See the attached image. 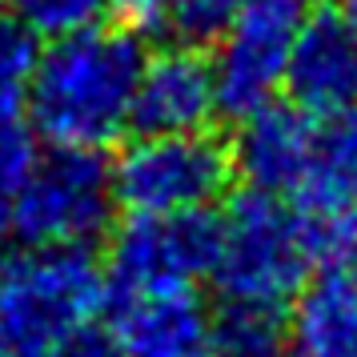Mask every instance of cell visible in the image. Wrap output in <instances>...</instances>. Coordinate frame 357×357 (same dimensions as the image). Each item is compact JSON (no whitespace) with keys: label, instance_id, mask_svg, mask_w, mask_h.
Masks as SVG:
<instances>
[{"label":"cell","instance_id":"obj_22","mask_svg":"<svg viewBox=\"0 0 357 357\" xmlns=\"http://www.w3.org/2000/svg\"><path fill=\"white\" fill-rule=\"evenodd\" d=\"M0 4H4V0H0Z\"/></svg>","mask_w":357,"mask_h":357},{"label":"cell","instance_id":"obj_4","mask_svg":"<svg viewBox=\"0 0 357 357\" xmlns=\"http://www.w3.org/2000/svg\"><path fill=\"white\" fill-rule=\"evenodd\" d=\"M113 169L100 149L36 153L4 225L24 245H89L113 217Z\"/></svg>","mask_w":357,"mask_h":357},{"label":"cell","instance_id":"obj_1","mask_svg":"<svg viewBox=\"0 0 357 357\" xmlns=\"http://www.w3.org/2000/svg\"><path fill=\"white\" fill-rule=\"evenodd\" d=\"M145 65L141 36L84 29L36 52L24 89L29 125L52 149H105L129 129L132 93Z\"/></svg>","mask_w":357,"mask_h":357},{"label":"cell","instance_id":"obj_21","mask_svg":"<svg viewBox=\"0 0 357 357\" xmlns=\"http://www.w3.org/2000/svg\"><path fill=\"white\" fill-rule=\"evenodd\" d=\"M354 13H357V4H354Z\"/></svg>","mask_w":357,"mask_h":357},{"label":"cell","instance_id":"obj_15","mask_svg":"<svg viewBox=\"0 0 357 357\" xmlns=\"http://www.w3.org/2000/svg\"><path fill=\"white\" fill-rule=\"evenodd\" d=\"M113 0H8V13L24 33L56 40L84 29H97Z\"/></svg>","mask_w":357,"mask_h":357},{"label":"cell","instance_id":"obj_3","mask_svg":"<svg viewBox=\"0 0 357 357\" xmlns=\"http://www.w3.org/2000/svg\"><path fill=\"white\" fill-rule=\"evenodd\" d=\"M109 277L89 245H29L0 261V337L20 357H45L105 309Z\"/></svg>","mask_w":357,"mask_h":357},{"label":"cell","instance_id":"obj_18","mask_svg":"<svg viewBox=\"0 0 357 357\" xmlns=\"http://www.w3.org/2000/svg\"><path fill=\"white\" fill-rule=\"evenodd\" d=\"M36 36L17 20H0V100H24L36 65Z\"/></svg>","mask_w":357,"mask_h":357},{"label":"cell","instance_id":"obj_12","mask_svg":"<svg viewBox=\"0 0 357 357\" xmlns=\"http://www.w3.org/2000/svg\"><path fill=\"white\" fill-rule=\"evenodd\" d=\"M309 132H313V113L301 105H261L237 125V141L229 153V165L237 177L269 197H289L297 185V173L309 153Z\"/></svg>","mask_w":357,"mask_h":357},{"label":"cell","instance_id":"obj_11","mask_svg":"<svg viewBox=\"0 0 357 357\" xmlns=\"http://www.w3.org/2000/svg\"><path fill=\"white\" fill-rule=\"evenodd\" d=\"M125 357H209L213 313L193 289L116 293L113 329Z\"/></svg>","mask_w":357,"mask_h":357},{"label":"cell","instance_id":"obj_8","mask_svg":"<svg viewBox=\"0 0 357 357\" xmlns=\"http://www.w3.org/2000/svg\"><path fill=\"white\" fill-rule=\"evenodd\" d=\"M217 257V217L193 213H149L132 217L113 237L109 269L116 293L129 289H193L213 273Z\"/></svg>","mask_w":357,"mask_h":357},{"label":"cell","instance_id":"obj_19","mask_svg":"<svg viewBox=\"0 0 357 357\" xmlns=\"http://www.w3.org/2000/svg\"><path fill=\"white\" fill-rule=\"evenodd\" d=\"M45 357H125V354H121V345L109 329H97L89 321L81 329H73L68 337H61Z\"/></svg>","mask_w":357,"mask_h":357},{"label":"cell","instance_id":"obj_2","mask_svg":"<svg viewBox=\"0 0 357 357\" xmlns=\"http://www.w3.org/2000/svg\"><path fill=\"white\" fill-rule=\"evenodd\" d=\"M313 245L289 201L245 189L217 217L213 281L225 305H249L285 313L293 293L313 269Z\"/></svg>","mask_w":357,"mask_h":357},{"label":"cell","instance_id":"obj_14","mask_svg":"<svg viewBox=\"0 0 357 357\" xmlns=\"http://www.w3.org/2000/svg\"><path fill=\"white\" fill-rule=\"evenodd\" d=\"M213 354L217 357H281L285 321L281 313L249 305H225L213 317Z\"/></svg>","mask_w":357,"mask_h":357},{"label":"cell","instance_id":"obj_17","mask_svg":"<svg viewBox=\"0 0 357 357\" xmlns=\"http://www.w3.org/2000/svg\"><path fill=\"white\" fill-rule=\"evenodd\" d=\"M245 8V0H169L165 33L181 36L185 45H209L229 29V20Z\"/></svg>","mask_w":357,"mask_h":357},{"label":"cell","instance_id":"obj_7","mask_svg":"<svg viewBox=\"0 0 357 357\" xmlns=\"http://www.w3.org/2000/svg\"><path fill=\"white\" fill-rule=\"evenodd\" d=\"M305 17L309 0H245V8L217 36V56L209 61L221 113L241 121L277 100Z\"/></svg>","mask_w":357,"mask_h":357},{"label":"cell","instance_id":"obj_20","mask_svg":"<svg viewBox=\"0 0 357 357\" xmlns=\"http://www.w3.org/2000/svg\"><path fill=\"white\" fill-rule=\"evenodd\" d=\"M0 357H20V354H17V349H13V345H8L4 337H0Z\"/></svg>","mask_w":357,"mask_h":357},{"label":"cell","instance_id":"obj_10","mask_svg":"<svg viewBox=\"0 0 357 357\" xmlns=\"http://www.w3.org/2000/svg\"><path fill=\"white\" fill-rule=\"evenodd\" d=\"M217 113L213 65L197 45L165 49L141 65L129 113L137 132H205Z\"/></svg>","mask_w":357,"mask_h":357},{"label":"cell","instance_id":"obj_16","mask_svg":"<svg viewBox=\"0 0 357 357\" xmlns=\"http://www.w3.org/2000/svg\"><path fill=\"white\" fill-rule=\"evenodd\" d=\"M36 161L33 125L24 116V100H0V225L8 217V205L24 185Z\"/></svg>","mask_w":357,"mask_h":357},{"label":"cell","instance_id":"obj_13","mask_svg":"<svg viewBox=\"0 0 357 357\" xmlns=\"http://www.w3.org/2000/svg\"><path fill=\"white\" fill-rule=\"evenodd\" d=\"M289 357H357V273L325 265L293 293L285 321Z\"/></svg>","mask_w":357,"mask_h":357},{"label":"cell","instance_id":"obj_9","mask_svg":"<svg viewBox=\"0 0 357 357\" xmlns=\"http://www.w3.org/2000/svg\"><path fill=\"white\" fill-rule=\"evenodd\" d=\"M285 89L309 113H333L357 105V13L317 8L309 13L289 56Z\"/></svg>","mask_w":357,"mask_h":357},{"label":"cell","instance_id":"obj_6","mask_svg":"<svg viewBox=\"0 0 357 357\" xmlns=\"http://www.w3.org/2000/svg\"><path fill=\"white\" fill-rule=\"evenodd\" d=\"M285 201L301 217L317 261L349 265L357 257V105L313 113L305 165Z\"/></svg>","mask_w":357,"mask_h":357},{"label":"cell","instance_id":"obj_5","mask_svg":"<svg viewBox=\"0 0 357 357\" xmlns=\"http://www.w3.org/2000/svg\"><path fill=\"white\" fill-rule=\"evenodd\" d=\"M109 169L116 205L132 217L209 209L233 177L229 149L209 132H141Z\"/></svg>","mask_w":357,"mask_h":357}]
</instances>
